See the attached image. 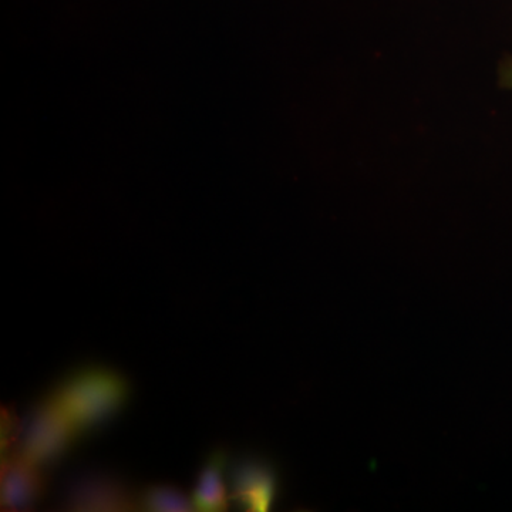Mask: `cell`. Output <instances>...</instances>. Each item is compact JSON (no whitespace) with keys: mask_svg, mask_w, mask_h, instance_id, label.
Listing matches in <instances>:
<instances>
[{"mask_svg":"<svg viewBox=\"0 0 512 512\" xmlns=\"http://www.w3.org/2000/svg\"><path fill=\"white\" fill-rule=\"evenodd\" d=\"M227 466V453L224 450L212 451L202 467L197 484L192 491L195 511H227L231 495L224 483V470Z\"/></svg>","mask_w":512,"mask_h":512,"instance_id":"6","label":"cell"},{"mask_svg":"<svg viewBox=\"0 0 512 512\" xmlns=\"http://www.w3.org/2000/svg\"><path fill=\"white\" fill-rule=\"evenodd\" d=\"M22 430L23 423L19 420L18 414L9 407H2V456L13 453V448L19 444Z\"/></svg>","mask_w":512,"mask_h":512,"instance_id":"8","label":"cell"},{"mask_svg":"<svg viewBox=\"0 0 512 512\" xmlns=\"http://www.w3.org/2000/svg\"><path fill=\"white\" fill-rule=\"evenodd\" d=\"M501 86L508 87V89H512V60L504 64L503 69H501V77H500Z\"/></svg>","mask_w":512,"mask_h":512,"instance_id":"9","label":"cell"},{"mask_svg":"<svg viewBox=\"0 0 512 512\" xmlns=\"http://www.w3.org/2000/svg\"><path fill=\"white\" fill-rule=\"evenodd\" d=\"M130 392V384L120 373L106 367H87L67 377L50 399L80 437L117 416Z\"/></svg>","mask_w":512,"mask_h":512,"instance_id":"1","label":"cell"},{"mask_svg":"<svg viewBox=\"0 0 512 512\" xmlns=\"http://www.w3.org/2000/svg\"><path fill=\"white\" fill-rule=\"evenodd\" d=\"M229 495L245 511H268L274 503L276 478L274 471L256 460L234 464L229 476Z\"/></svg>","mask_w":512,"mask_h":512,"instance_id":"5","label":"cell"},{"mask_svg":"<svg viewBox=\"0 0 512 512\" xmlns=\"http://www.w3.org/2000/svg\"><path fill=\"white\" fill-rule=\"evenodd\" d=\"M47 478L43 467L18 451L2 457L0 467V505L3 511H29L46 494Z\"/></svg>","mask_w":512,"mask_h":512,"instance_id":"3","label":"cell"},{"mask_svg":"<svg viewBox=\"0 0 512 512\" xmlns=\"http://www.w3.org/2000/svg\"><path fill=\"white\" fill-rule=\"evenodd\" d=\"M79 434L53 400L37 404L23 424L18 453L40 467L55 464L73 447Z\"/></svg>","mask_w":512,"mask_h":512,"instance_id":"2","label":"cell"},{"mask_svg":"<svg viewBox=\"0 0 512 512\" xmlns=\"http://www.w3.org/2000/svg\"><path fill=\"white\" fill-rule=\"evenodd\" d=\"M138 508L150 512L195 511L190 495L174 485L157 484L144 488L138 495Z\"/></svg>","mask_w":512,"mask_h":512,"instance_id":"7","label":"cell"},{"mask_svg":"<svg viewBox=\"0 0 512 512\" xmlns=\"http://www.w3.org/2000/svg\"><path fill=\"white\" fill-rule=\"evenodd\" d=\"M69 511H136L138 497L116 478L90 474L69 488L64 501Z\"/></svg>","mask_w":512,"mask_h":512,"instance_id":"4","label":"cell"}]
</instances>
